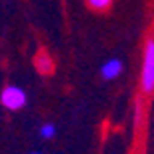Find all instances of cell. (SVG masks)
I'll list each match as a JSON object with an SVG mask.
<instances>
[{
    "label": "cell",
    "mask_w": 154,
    "mask_h": 154,
    "mask_svg": "<svg viewBox=\"0 0 154 154\" xmlns=\"http://www.w3.org/2000/svg\"><path fill=\"white\" fill-rule=\"evenodd\" d=\"M140 86L146 94H150L154 88V38L146 40L144 46V62H142V74H140Z\"/></svg>",
    "instance_id": "cell-1"
},
{
    "label": "cell",
    "mask_w": 154,
    "mask_h": 154,
    "mask_svg": "<svg viewBox=\"0 0 154 154\" xmlns=\"http://www.w3.org/2000/svg\"><path fill=\"white\" fill-rule=\"evenodd\" d=\"M0 100H2V104H4L6 108L20 110L24 104H26V94H24V90L18 88V86H6L4 90H2Z\"/></svg>",
    "instance_id": "cell-2"
},
{
    "label": "cell",
    "mask_w": 154,
    "mask_h": 154,
    "mask_svg": "<svg viewBox=\"0 0 154 154\" xmlns=\"http://www.w3.org/2000/svg\"><path fill=\"white\" fill-rule=\"evenodd\" d=\"M34 66L40 74H52L54 72V62H52V58L48 56L46 50H40L34 56Z\"/></svg>",
    "instance_id": "cell-3"
},
{
    "label": "cell",
    "mask_w": 154,
    "mask_h": 154,
    "mask_svg": "<svg viewBox=\"0 0 154 154\" xmlns=\"http://www.w3.org/2000/svg\"><path fill=\"white\" fill-rule=\"evenodd\" d=\"M120 72H122V62H120V60H116V58H114V60H108V62L102 66V76L106 80L116 78Z\"/></svg>",
    "instance_id": "cell-4"
},
{
    "label": "cell",
    "mask_w": 154,
    "mask_h": 154,
    "mask_svg": "<svg viewBox=\"0 0 154 154\" xmlns=\"http://www.w3.org/2000/svg\"><path fill=\"white\" fill-rule=\"evenodd\" d=\"M86 4L90 6L92 10L104 12V10H108L110 6H112V0H86Z\"/></svg>",
    "instance_id": "cell-5"
},
{
    "label": "cell",
    "mask_w": 154,
    "mask_h": 154,
    "mask_svg": "<svg viewBox=\"0 0 154 154\" xmlns=\"http://www.w3.org/2000/svg\"><path fill=\"white\" fill-rule=\"evenodd\" d=\"M54 130H56V128H54L52 124H44L42 130H40V134H42V138H52L54 136Z\"/></svg>",
    "instance_id": "cell-6"
},
{
    "label": "cell",
    "mask_w": 154,
    "mask_h": 154,
    "mask_svg": "<svg viewBox=\"0 0 154 154\" xmlns=\"http://www.w3.org/2000/svg\"><path fill=\"white\" fill-rule=\"evenodd\" d=\"M32 154H38V152H32Z\"/></svg>",
    "instance_id": "cell-7"
}]
</instances>
